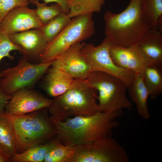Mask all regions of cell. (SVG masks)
<instances>
[{
  "mask_svg": "<svg viewBox=\"0 0 162 162\" xmlns=\"http://www.w3.org/2000/svg\"><path fill=\"white\" fill-rule=\"evenodd\" d=\"M122 110L111 113L98 112L89 116H77L64 121L51 116L56 132V138L65 145L76 146L112 136L120 123L116 120Z\"/></svg>",
  "mask_w": 162,
  "mask_h": 162,
  "instance_id": "1",
  "label": "cell"
},
{
  "mask_svg": "<svg viewBox=\"0 0 162 162\" xmlns=\"http://www.w3.org/2000/svg\"><path fill=\"white\" fill-rule=\"evenodd\" d=\"M142 0H130L122 12L104 15L105 38L111 44L127 47L137 44L151 29L142 10Z\"/></svg>",
  "mask_w": 162,
  "mask_h": 162,
  "instance_id": "2",
  "label": "cell"
},
{
  "mask_svg": "<svg viewBox=\"0 0 162 162\" xmlns=\"http://www.w3.org/2000/svg\"><path fill=\"white\" fill-rule=\"evenodd\" d=\"M48 108L19 116L4 114L14 133L17 153L55 138L56 130Z\"/></svg>",
  "mask_w": 162,
  "mask_h": 162,
  "instance_id": "3",
  "label": "cell"
},
{
  "mask_svg": "<svg viewBox=\"0 0 162 162\" xmlns=\"http://www.w3.org/2000/svg\"><path fill=\"white\" fill-rule=\"evenodd\" d=\"M98 92L86 79H74L64 93L52 99L48 108L50 116L61 121L97 112Z\"/></svg>",
  "mask_w": 162,
  "mask_h": 162,
  "instance_id": "4",
  "label": "cell"
},
{
  "mask_svg": "<svg viewBox=\"0 0 162 162\" xmlns=\"http://www.w3.org/2000/svg\"><path fill=\"white\" fill-rule=\"evenodd\" d=\"M86 79L98 92V112L111 113L131 109L132 102L126 94L128 87L120 79L106 73L93 71Z\"/></svg>",
  "mask_w": 162,
  "mask_h": 162,
  "instance_id": "5",
  "label": "cell"
},
{
  "mask_svg": "<svg viewBox=\"0 0 162 162\" xmlns=\"http://www.w3.org/2000/svg\"><path fill=\"white\" fill-rule=\"evenodd\" d=\"M92 14H87L72 18L61 32L48 43L40 63L53 61L75 44L92 36L95 32Z\"/></svg>",
  "mask_w": 162,
  "mask_h": 162,
  "instance_id": "6",
  "label": "cell"
},
{
  "mask_svg": "<svg viewBox=\"0 0 162 162\" xmlns=\"http://www.w3.org/2000/svg\"><path fill=\"white\" fill-rule=\"evenodd\" d=\"M52 62L35 64L21 57L15 66L2 70L0 79V89L11 96L24 89H32L45 74L52 65Z\"/></svg>",
  "mask_w": 162,
  "mask_h": 162,
  "instance_id": "7",
  "label": "cell"
},
{
  "mask_svg": "<svg viewBox=\"0 0 162 162\" xmlns=\"http://www.w3.org/2000/svg\"><path fill=\"white\" fill-rule=\"evenodd\" d=\"M73 162H129L125 149L112 136L76 145Z\"/></svg>",
  "mask_w": 162,
  "mask_h": 162,
  "instance_id": "8",
  "label": "cell"
},
{
  "mask_svg": "<svg viewBox=\"0 0 162 162\" xmlns=\"http://www.w3.org/2000/svg\"><path fill=\"white\" fill-rule=\"evenodd\" d=\"M111 44L105 38L97 46L85 44L81 52L89 65L92 72H102L115 76L123 81L128 88L134 79L135 73L122 68L114 62L110 53Z\"/></svg>",
  "mask_w": 162,
  "mask_h": 162,
  "instance_id": "9",
  "label": "cell"
},
{
  "mask_svg": "<svg viewBox=\"0 0 162 162\" xmlns=\"http://www.w3.org/2000/svg\"><path fill=\"white\" fill-rule=\"evenodd\" d=\"M51 100L32 89H21L12 95L4 112L13 116L25 115L48 108Z\"/></svg>",
  "mask_w": 162,
  "mask_h": 162,
  "instance_id": "10",
  "label": "cell"
},
{
  "mask_svg": "<svg viewBox=\"0 0 162 162\" xmlns=\"http://www.w3.org/2000/svg\"><path fill=\"white\" fill-rule=\"evenodd\" d=\"M110 53L117 65L135 73L142 72L147 67L155 65L137 44L127 47L111 44Z\"/></svg>",
  "mask_w": 162,
  "mask_h": 162,
  "instance_id": "11",
  "label": "cell"
},
{
  "mask_svg": "<svg viewBox=\"0 0 162 162\" xmlns=\"http://www.w3.org/2000/svg\"><path fill=\"white\" fill-rule=\"evenodd\" d=\"M19 48L22 57L33 63H40L41 55L48 43L40 29H34L8 35Z\"/></svg>",
  "mask_w": 162,
  "mask_h": 162,
  "instance_id": "12",
  "label": "cell"
},
{
  "mask_svg": "<svg viewBox=\"0 0 162 162\" xmlns=\"http://www.w3.org/2000/svg\"><path fill=\"white\" fill-rule=\"evenodd\" d=\"M84 43H77L55 60L52 66L62 70L74 79H86L92 72L81 52Z\"/></svg>",
  "mask_w": 162,
  "mask_h": 162,
  "instance_id": "13",
  "label": "cell"
},
{
  "mask_svg": "<svg viewBox=\"0 0 162 162\" xmlns=\"http://www.w3.org/2000/svg\"><path fill=\"white\" fill-rule=\"evenodd\" d=\"M44 25L35 9L27 6L16 7L10 11L0 23V28L8 35L34 29H40Z\"/></svg>",
  "mask_w": 162,
  "mask_h": 162,
  "instance_id": "14",
  "label": "cell"
},
{
  "mask_svg": "<svg viewBox=\"0 0 162 162\" xmlns=\"http://www.w3.org/2000/svg\"><path fill=\"white\" fill-rule=\"evenodd\" d=\"M45 74L43 82V88L48 94L54 98L65 92L74 79L62 70L52 65Z\"/></svg>",
  "mask_w": 162,
  "mask_h": 162,
  "instance_id": "15",
  "label": "cell"
},
{
  "mask_svg": "<svg viewBox=\"0 0 162 162\" xmlns=\"http://www.w3.org/2000/svg\"><path fill=\"white\" fill-rule=\"evenodd\" d=\"M128 89L139 115L144 119H149L151 117L148 105L149 94L143 80L142 72L135 73L134 79Z\"/></svg>",
  "mask_w": 162,
  "mask_h": 162,
  "instance_id": "16",
  "label": "cell"
},
{
  "mask_svg": "<svg viewBox=\"0 0 162 162\" xmlns=\"http://www.w3.org/2000/svg\"><path fill=\"white\" fill-rule=\"evenodd\" d=\"M137 44L155 65L162 68V32L151 28Z\"/></svg>",
  "mask_w": 162,
  "mask_h": 162,
  "instance_id": "17",
  "label": "cell"
},
{
  "mask_svg": "<svg viewBox=\"0 0 162 162\" xmlns=\"http://www.w3.org/2000/svg\"><path fill=\"white\" fill-rule=\"evenodd\" d=\"M0 153L8 162L17 153L14 133L4 112L0 114Z\"/></svg>",
  "mask_w": 162,
  "mask_h": 162,
  "instance_id": "18",
  "label": "cell"
},
{
  "mask_svg": "<svg viewBox=\"0 0 162 162\" xmlns=\"http://www.w3.org/2000/svg\"><path fill=\"white\" fill-rule=\"evenodd\" d=\"M59 142L56 137L46 143L33 146L22 152L16 153L11 162H44L48 152Z\"/></svg>",
  "mask_w": 162,
  "mask_h": 162,
  "instance_id": "19",
  "label": "cell"
},
{
  "mask_svg": "<svg viewBox=\"0 0 162 162\" xmlns=\"http://www.w3.org/2000/svg\"><path fill=\"white\" fill-rule=\"evenodd\" d=\"M156 65L147 67L142 72L143 80L149 97L156 99L162 93V69Z\"/></svg>",
  "mask_w": 162,
  "mask_h": 162,
  "instance_id": "20",
  "label": "cell"
},
{
  "mask_svg": "<svg viewBox=\"0 0 162 162\" xmlns=\"http://www.w3.org/2000/svg\"><path fill=\"white\" fill-rule=\"evenodd\" d=\"M105 0H69V11L68 14L72 18L90 13L100 12Z\"/></svg>",
  "mask_w": 162,
  "mask_h": 162,
  "instance_id": "21",
  "label": "cell"
},
{
  "mask_svg": "<svg viewBox=\"0 0 162 162\" xmlns=\"http://www.w3.org/2000/svg\"><path fill=\"white\" fill-rule=\"evenodd\" d=\"M76 152L75 146L59 142L47 153L44 162H72Z\"/></svg>",
  "mask_w": 162,
  "mask_h": 162,
  "instance_id": "22",
  "label": "cell"
},
{
  "mask_svg": "<svg viewBox=\"0 0 162 162\" xmlns=\"http://www.w3.org/2000/svg\"><path fill=\"white\" fill-rule=\"evenodd\" d=\"M71 19L68 14L62 13L43 26L40 29L48 43L61 32Z\"/></svg>",
  "mask_w": 162,
  "mask_h": 162,
  "instance_id": "23",
  "label": "cell"
},
{
  "mask_svg": "<svg viewBox=\"0 0 162 162\" xmlns=\"http://www.w3.org/2000/svg\"><path fill=\"white\" fill-rule=\"evenodd\" d=\"M142 8L151 28L162 25V0H142Z\"/></svg>",
  "mask_w": 162,
  "mask_h": 162,
  "instance_id": "24",
  "label": "cell"
},
{
  "mask_svg": "<svg viewBox=\"0 0 162 162\" xmlns=\"http://www.w3.org/2000/svg\"><path fill=\"white\" fill-rule=\"evenodd\" d=\"M32 3L36 5L35 12L44 25L60 14L64 13L60 6L57 4L48 6L47 4L40 2L38 0H33Z\"/></svg>",
  "mask_w": 162,
  "mask_h": 162,
  "instance_id": "25",
  "label": "cell"
},
{
  "mask_svg": "<svg viewBox=\"0 0 162 162\" xmlns=\"http://www.w3.org/2000/svg\"><path fill=\"white\" fill-rule=\"evenodd\" d=\"M13 50L19 51V49L12 41L9 35L0 28V62L4 57L13 60L14 57L10 54V52ZM0 77H2L0 72Z\"/></svg>",
  "mask_w": 162,
  "mask_h": 162,
  "instance_id": "26",
  "label": "cell"
},
{
  "mask_svg": "<svg viewBox=\"0 0 162 162\" xmlns=\"http://www.w3.org/2000/svg\"><path fill=\"white\" fill-rule=\"evenodd\" d=\"M28 0H0V23L8 14L13 9L20 6H28Z\"/></svg>",
  "mask_w": 162,
  "mask_h": 162,
  "instance_id": "27",
  "label": "cell"
},
{
  "mask_svg": "<svg viewBox=\"0 0 162 162\" xmlns=\"http://www.w3.org/2000/svg\"><path fill=\"white\" fill-rule=\"evenodd\" d=\"M33 0H28L32 3ZM44 3L47 4L50 2H54L59 4L61 7L63 12L67 14L69 12V0H43Z\"/></svg>",
  "mask_w": 162,
  "mask_h": 162,
  "instance_id": "28",
  "label": "cell"
},
{
  "mask_svg": "<svg viewBox=\"0 0 162 162\" xmlns=\"http://www.w3.org/2000/svg\"><path fill=\"white\" fill-rule=\"evenodd\" d=\"M11 98V96L5 94L0 89V114L4 112L5 106Z\"/></svg>",
  "mask_w": 162,
  "mask_h": 162,
  "instance_id": "29",
  "label": "cell"
},
{
  "mask_svg": "<svg viewBox=\"0 0 162 162\" xmlns=\"http://www.w3.org/2000/svg\"><path fill=\"white\" fill-rule=\"evenodd\" d=\"M8 162L5 158L0 153V162Z\"/></svg>",
  "mask_w": 162,
  "mask_h": 162,
  "instance_id": "30",
  "label": "cell"
}]
</instances>
